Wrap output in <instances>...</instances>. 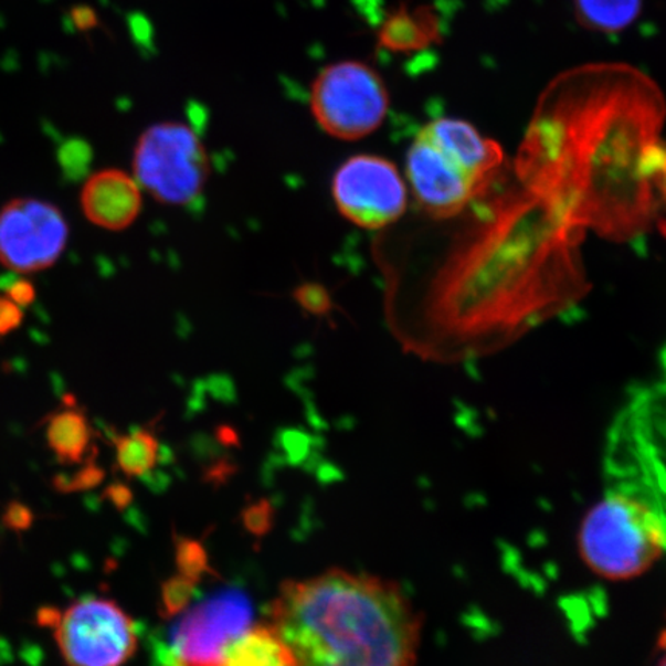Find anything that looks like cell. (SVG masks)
<instances>
[{
  "mask_svg": "<svg viewBox=\"0 0 666 666\" xmlns=\"http://www.w3.org/2000/svg\"><path fill=\"white\" fill-rule=\"evenodd\" d=\"M267 626L292 666H415L422 633L397 583L342 570L284 583Z\"/></svg>",
  "mask_w": 666,
  "mask_h": 666,
  "instance_id": "cell-1",
  "label": "cell"
},
{
  "mask_svg": "<svg viewBox=\"0 0 666 666\" xmlns=\"http://www.w3.org/2000/svg\"><path fill=\"white\" fill-rule=\"evenodd\" d=\"M504 151L465 120L440 118L415 136L408 154V178L416 201L435 218L457 215L485 192Z\"/></svg>",
  "mask_w": 666,
  "mask_h": 666,
  "instance_id": "cell-2",
  "label": "cell"
},
{
  "mask_svg": "<svg viewBox=\"0 0 666 666\" xmlns=\"http://www.w3.org/2000/svg\"><path fill=\"white\" fill-rule=\"evenodd\" d=\"M606 493L628 498L652 518L666 551V381L631 393L605 446Z\"/></svg>",
  "mask_w": 666,
  "mask_h": 666,
  "instance_id": "cell-3",
  "label": "cell"
},
{
  "mask_svg": "<svg viewBox=\"0 0 666 666\" xmlns=\"http://www.w3.org/2000/svg\"><path fill=\"white\" fill-rule=\"evenodd\" d=\"M580 548L592 570L607 579L634 578L665 551L652 518L628 498L606 490L583 521Z\"/></svg>",
  "mask_w": 666,
  "mask_h": 666,
  "instance_id": "cell-4",
  "label": "cell"
},
{
  "mask_svg": "<svg viewBox=\"0 0 666 666\" xmlns=\"http://www.w3.org/2000/svg\"><path fill=\"white\" fill-rule=\"evenodd\" d=\"M310 112L325 134L358 141L383 124L389 93L380 74L358 61L327 65L310 88Z\"/></svg>",
  "mask_w": 666,
  "mask_h": 666,
  "instance_id": "cell-5",
  "label": "cell"
},
{
  "mask_svg": "<svg viewBox=\"0 0 666 666\" xmlns=\"http://www.w3.org/2000/svg\"><path fill=\"white\" fill-rule=\"evenodd\" d=\"M135 177L156 201L186 205L208 184L210 159L197 131L186 124H155L135 148Z\"/></svg>",
  "mask_w": 666,
  "mask_h": 666,
  "instance_id": "cell-6",
  "label": "cell"
},
{
  "mask_svg": "<svg viewBox=\"0 0 666 666\" xmlns=\"http://www.w3.org/2000/svg\"><path fill=\"white\" fill-rule=\"evenodd\" d=\"M53 630L68 666H124L138 646L134 619L108 599L73 603L61 611Z\"/></svg>",
  "mask_w": 666,
  "mask_h": 666,
  "instance_id": "cell-7",
  "label": "cell"
},
{
  "mask_svg": "<svg viewBox=\"0 0 666 666\" xmlns=\"http://www.w3.org/2000/svg\"><path fill=\"white\" fill-rule=\"evenodd\" d=\"M332 193L342 218L361 229H383L406 210L403 178L392 162L380 156L348 159L335 173Z\"/></svg>",
  "mask_w": 666,
  "mask_h": 666,
  "instance_id": "cell-8",
  "label": "cell"
},
{
  "mask_svg": "<svg viewBox=\"0 0 666 666\" xmlns=\"http://www.w3.org/2000/svg\"><path fill=\"white\" fill-rule=\"evenodd\" d=\"M67 240V222L50 202L21 198L0 210V263L8 271L33 274L53 266Z\"/></svg>",
  "mask_w": 666,
  "mask_h": 666,
  "instance_id": "cell-9",
  "label": "cell"
},
{
  "mask_svg": "<svg viewBox=\"0 0 666 666\" xmlns=\"http://www.w3.org/2000/svg\"><path fill=\"white\" fill-rule=\"evenodd\" d=\"M249 615V606L236 595L197 607L178 628L169 666L216 664L224 649L251 628Z\"/></svg>",
  "mask_w": 666,
  "mask_h": 666,
  "instance_id": "cell-10",
  "label": "cell"
},
{
  "mask_svg": "<svg viewBox=\"0 0 666 666\" xmlns=\"http://www.w3.org/2000/svg\"><path fill=\"white\" fill-rule=\"evenodd\" d=\"M81 204L89 222L119 232L130 228L141 213V189L126 171L103 170L85 182Z\"/></svg>",
  "mask_w": 666,
  "mask_h": 666,
  "instance_id": "cell-11",
  "label": "cell"
},
{
  "mask_svg": "<svg viewBox=\"0 0 666 666\" xmlns=\"http://www.w3.org/2000/svg\"><path fill=\"white\" fill-rule=\"evenodd\" d=\"M442 38L438 15L431 7L400 6L383 19L378 44L392 53H415L437 44Z\"/></svg>",
  "mask_w": 666,
  "mask_h": 666,
  "instance_id": "cell-12",
  "label": "cell"
},
{
  "mask_svg": "<svg viewBox=\"0 0 666 666\" xmlns=\"http://www.w3.org/2000/svg\"><path fill=\"white\" fill-rule=\"evenodd\" d=\"M46 442L62 465H80L92 446L93 432L80 408H65L46 420Z\"/></svg>",
  "mask_w": 666,
  "mask_h": 666,
  "instance_id": "cell-13",
  "label": "cell"
},
{
  "mask_svg": "<svg viewBox=\"0 0 666 666\" xmlns=\"http://www.w3.org/2000/svg\"><path fill=\"white\" fill-rule=\"evenodd\" d=\"M209 666H292L289 653L267 625L251 626Z\"/></svg>",
  "mask_w": 666,
  "mask_h": 666,
  "instance_id": "cell-14",
  "label": "cell"
},
{
  "mask_svg": "<svg viewBox=\"0 0 666 666\" xmlns=\"http://www.w3.org/2000/svg\"><path fill=\"white\" fill-rule=\"evenodd\" d=\"M642 6L644 0H574L580 25L606 34L628 29L641 14Z\"/></svg>",
  "mask_w": 666,
  "mask_h": 666,
  "instance_id": "cell-15",
  "label": "cell"
},
{
  "mask_svg": "<svg viewBox=\"0 0 666 666\" xmlns=\"http://www.w3.org/2000/svg\"><path fill=\"white\" fill-rule=\"evenodd\" d=\"M158 443L150 432L138 431L116 440V458L124 473L141 475L154 466Z\"/></svg>",
  "mask_w": 666,
  "mask_h": 666,
  "instance_id": "cell-16",
  "label": "cell"
},
{
  "mask_svg": "<svg viewBox=\"0 0 666 666\" xmlns=\"http://www.w3.org/2000/svg\"><path fill=\"white\" fill-rule=\"evenodd\" d=\"M92 158V148L82 139H68L61 144L60 150H57V163H60L62 177L67 182L82 181L88 175Z\"/></svg>",
  "mask_w": 666,
  "mask_h": 666,
  "instance_id": "cell-17",
  "label": "cell"
},
{
  "mask_svg": "<svg viewBox=\"0 0 666 666\" xmlns=\"http://www.w3.org/2000/svg\"><path fill=\"white\" fill-rule=\"evenodd\" d=\"M295 299L302 309L315 317H325L334 307L332 296L321 284H303L295 290Z\"/></svg>",
  "mask_w": 666,
  "mask_h": 666,
  "instance_id": "cell-18",
  "label": "cell"
},
{
  "mask_svg": "<svg viewBox=\"0 0 666 666\" xmlns=\"http://www.w3.org/2000/svg\"><path fill=\"white\" fill-rule=\"evenodd\" d=\"M2 521L3 526L10 531L25 532L34 524V514L29 506L21 504V501H11L2 514Z\"/></svg>",
  "mask_w": 666,
  "mask_h": 666,
  "instance_id": "cell-19",
  "label": "cell"
},
{
  "mask_svg": "<svg viewBox=\"0 0 666 666\" xmlns=\"http://www.w3.org/2000/svg\"><path fill=\"white\" fill-rule=\"evenodd\" d=\"M101 480V473L97 467L88 466L87 469L80 471L73 477L54 478V486L62 493H72V490L88 489Z\"/></svg>",
  "mask_w": 666,
  "mask_h": 666,
  "instance_id": "cell-20",
  "label": "cell"
},
{
  "mask_svg": "<svg viewBox=\"0 0 666 666\" xmlns=\"http://www.w3.org/2000/svg\"><path fill=\"white\" fill-rule=\"evenodd\" d=\"M23 314L18 304L11 302L10 298L0 296V337L13 332L21 326Z\"/></svg>",
  "mask_w": 666,
  "mask_h": 666,
  "instance_id": "cell-21",
  "label": "cell"
},
{
  "mask_svg": "<svg viewBox=\"0 0 666 666\" xmlns=\"http://www.w3.org/2000/svg\"><path fill=\"white\" fill-rule=\"evenodd\" d=\"M8 298L19 307L30 306L31 303L36 299V289L33 284L25 282V279L19 278L18 282L7 290Z\"/></svg>",
  "mask_w": 666,
  "mask_h": 666,
  "instance_id": "cell-22",
  "label": "cell"
},
{
  "mask_svg": "<svg viewBox=\"0 0 666 666\" xmlns=\"http://www.w3.org/2000/svg\"><path fill=\"white\" fill-rule=\"evenodd\" d=\"M77 29L88 30L96 25V14L87 7L76 8L73 13Z\"/></svg>",
  "mask_w": 666,
  "mask_h": 666,
  "instance_id": "cell-23",
  "label": "cell"
},
{
  "mask_svg": "<svg viewBox=\"0 0 666 666\" xmlns=\"http://www.w3.org/2000/svg\"><path fill=\"white\" fill-rule=\"evenodd\" d=\"M19 276L15 272H8V274L0 275V290L7 292L15 282H18Z\"/></svg>",
  "mask_w": 666,
  "mask_h": 666,
  "instance_id": "cell-24",
  "label": "cell"
},
{
  "mask_svg": "<svg viewBox=\"0 0 666 666\" xmlns=\"http://www.w3.org/2000/svg\"><path fill=\"white\" fill-rule=\"evenodd\" d=\"M660 366H662V370H664V376H665V381H666V346H665L664 350H662V353H660Z\"/></svg>",
  "mask_w": 666,
  "mask_h": 666,
  "instance_id": "cell-25",
  "label": "cell"
},
{
  "mask_svg": "<svg viewBox=\"0 0 666 666\" xmlns=\"http://www.w3.org/2000/svg\"><path fill=\"white\" fill-rule=\"evenodd\" d=\"M657 666H666V649H665L664 657H662L659 665H657Z\"/></svg>",
  "mask_w": 666,
  "mask_h": 666,
  "instance_id": "cell-26",
  "label": "cell"
}]
</instances>
